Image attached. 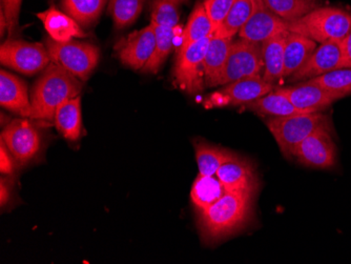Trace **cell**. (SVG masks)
Instances as JSON below:
<instances>
[{
    "mask_svg": "<svg viewBox=\"0 0 351 264\" xmlns=\"http://www.w3.org/2000/svg\"><path fill=\"white\" fill-rule=\"evenodd\" d=\"M156 47V31L154 23L121 39L116 45L118 57L122 64L134 70H143L151 59Z\"/></svg>",
    "mask_w": 351,
    "mask_h": 264,
    "instance_id": "13",
    "label": "cell"
},
{
    "mask_svg": "<svg viewBox=\"0 0 351 264\" xmlns=\"http://www.w3.org/2000/svg\"><path fill=\"white\" fill-rule=\"evenodd\" d=\"M214 34L212 21L205 9L204 3H197L191 12L186 27L183 31L182 43L179 50H184L189 45L212 36Z\"/></svg>",
    "mask_w": 351,
    "mask_h": 264,
    "instance_id": "25",
    "label": "cell"
},
{
    "mask_svg": "<svg viewBox=\"0 0 351 264\" xmlns=\"http://www.w3.org/2000/svg\"><path fill=\"white\" fill-rule=\"evenodd\" d=\"M145 0H110L108 11L118 29L135 23L141 13Z\"/></svg>",
    "mask_w": 351,
    "mask_h": 264,
    "instance_id": "31",
    "label": "cell"
},
{
    "mask_svg": "<svg viewBox=\"0 0 351 264\" xmlns=\"http://www.w3.org/2000/svg\"><path fill=\"white\" fill-rule=\"evenodd\" d=\"M45 47L52 62L62 67L74 76L86 82L99 62V49L90 43L71 40L58 43L52 38L45 39Z\"/></svg>",
    "mask_w": 351,
    "mask_h": 264,
    "instance_id": "4",
    "label": "cell"
},
{
    "mask_svg": "<svg viewBox=\"0 0 351 264\" xmlns=\"http://www.w3.org/2000/svg\"><path fill=\"white\" fill-rule=\"evenodd\" d=\"M171 1H173L176 3H184L185 0H171Z\"/></svg>",
    "mask_w": 351,
    "mask_h": 264,
    "instance_id": "40",
    "label": "cell"
},
{
    "mask_svg": "<svg viewBox=\"0 0 351 264\" xmlns=\"http://www.w3.org/2000/svg\"><path fill=\"white\" fill-rule=\"evenodd\" d=\"M341 60L338 69H351V29L340 41Z\"/></svg>",
    "mask_w": 351,
    "mask_h": 264,
    "instance_id": "36",
    "label": "cell"
},
{
    "mask_svg": "<svg viewBox=\"0 0 351 264\" xmlns=\"http://www.w3.org/2000/svg\"><path fill=\"white\" fill-rule=\"evenodd\" d=\"M5 29H8L7 19H5L3 10L1 9V11H0V35H1V37L5 35Z\"/></svg>",
    "mask_w": 351,
    "mask_h": 264,
    "instance_id": "39",
    "label": "cell"
},
{
    "mask_svg": "<svg viewBox=\"0 0 351 264\" xmlns=\"http://www.w3.org/2000/svg\"><path fill=\"white\" fill-rule=\"evenodd\" d=\"M55 125L63 137L71 141H76L82 136V97L72 98L63 102L54 117Z\"/></svg>",
    "mask_w": 351,
    "mask_h": 264,
    "instance_id": "21",
    "label": "cell"
},
{
    "mask_svg": "<svg viewBox=\"0 0 351 264\" xmlns=\"http://www.w3.org/2000/svg\"><path fill=\"white\" fill-rule=\"evenodd\" d=\"M228 193L218 177L199 175L191 187V198L199 211L205 210Z\"/></svg>",
    "mask_w": 351,
    "mask_h": 264,
    "instance_id": "24",
    "label": "cell"
},
{
    "mask_svg": "<svg viewBox=\"0 0 351 264\" xmlns=\"http://www.w3.org/2000/svg\"><path fill=\"white\" fill-rule=\"evenodd\" d=\"M12 183L10 179L1 177L0 178V206H5L9 202L11 197Z\"/></svg>",
    "mask_w": 351,
    "mask_h": 264,
    "instance_id": "38",
    "label": "cell"
},
{
    "mask_svg": "<svg viewBox=\"0 0 351 264\" xmlns=\"http://www.w3.org/2000/svg\"><path fill=\"white\" fill-rule=\"evenodd\" d=\"M82 80L72 73L51 62L32 90L31 119L54 121L57 108L72 98L80 96Z\"/></svg>",
    "mask_w": 351,
    "mask_h": 264,
    "instance_id": "1",
    "label": "cell"
},
{
    "mask_svg": "<svg viewBox=\"0 0 351 264\" xmlns=\"http://www.w3.org/2000/svg\"><path fill=\"white\" fill-rule=\"evenodd\" d=\"M341 60L340 41L321 43L311 55L304 66L291 75V80H309L337 70Z\"/></svg>",
    "mask_w": 351,
    "mask_h": 264,
    "instance_id": "15",
    "label": "cell"
},
{
    "mask_svg": "<svg viewBox=\"0 0 351 264\" xmlns=\"http://www.w3.org/2000/svg\"><path fill=\"white\" fill-rule=\"evenodd\" d=\"M351 29V12L340 8H317L298 21L289 23V32L315 43L341 41Z\"/></svg>",
    "mask_w": 351,
    "mask_h": 264,
    "instance_id": "3",
    "label": "cell"
},
{
    "mask_svg": "<svg viewBox=\"0 0 351 264\" xmlns=\"http://www.w3.org/2000/svg\"><path fill=\"white\" fill-rule=\"evenodd\" d=\"M289 33L278 35L264 41L261 45L264 64L263 78L269 84H274L283 78L284 48Z\"/></svg>",
    "mask_w": 351,
    "mask_h": 264,
    "instance_id": "22",
    "label": "cell"
},
{
    "mask_svg": "<svg viewBox=\"0 0 351 264\" xmlns=\"http://www.w3.org/2000/svg\"><path fill=\"white\" fill-rule=\"evenodd\" d=\"M289 23L268 9L263 0H254V9L252 16L240 29V38L254 43L264 41L278 35L289 33Z\"/></svg>",
    "mask_w": 351,
    "mask_h": 264,
    "instance_id": "12",
    "label": "cell"
},
{
    "mask_svg": "<svg viewBox=\"0 0 351 264\" xmlns=\"http://www.w3.org/2000/svg\"><path fill=\"white\" fill-rule=\"evenodd\" d=\"M17 163L21 165L34 158L41 147L40 134L29 120L14 119L1 132V138Z\"/></svg>",
    "mask_w": 351,
    "mask_h": 264,
    "instance_id": "10",
    "label": "cell"
},
{
    "mask_svg": "<svg viewBox=\"0 0 351 264\" xmlns=\"http://www.w3.org/2000/svg\"><path fill=\"white\" fill-rule=\"evenodd\" d=\"M325 124H328V118L320 112L273 117L266 121L268 130L273 134L282 153L285 155H293L295 147L307 136Z\"/></svg>",
    "mask_w": 351,
    "mask_h": 264,
    "instance_id": "5",
    "label": "cell"
},
{
    "mask_svg": "<svg viewBox=\"0 0 351 264\" xmlns=\"http://www.w3.org/2000/svg\"><path fill=\"white\" fill-rule=\"evenodd\" d=\"M195 149H196L199 175H202V176H215L223 163L234 157L232 154L223 151L219 147L206 145V143H197L195 145Z\"/></svg>",
    "mask_w": 351,
    "mask_h": 264,
    "instance_id": "29",
    "label": "cell"
},
{
    "mask_svg": "<svg viewBox=\"0 0 351 264\" xmlns=\"http://www.w3.org/2000/svg\"><path fill=\"white\" fill-rule=\"evenodd\" d=\"M177 5L178 3L171 0H156L152 11L151 23L161 27H177L180 19Z\"/></svg>",
    "mask_w": 351,
    "mask_h": 264,
    "instance_id": "33",
    "label": "cell"
},
{
    "mask_svg": "<svg viewBox=\"0 0 351 264\" xmlns=\"http://www.w3.org/2000/svg\"><path fill=\"white\" fill-rule=\"evenodd\" d=\"M106 0H62L61 7L69 16L84 27H90L99 19Z\"/></svg>",
    "mask_w": 351,
    "mask_h": 264,
    "instance_id": "26",
    "label": "cell"
},
{
    "mask_svg": "<svg viewBox=\"0 0 351 264\" xmlns=\"http://www.w3.org/2000/svg\"><path fill=\"white\" fill-rule=\"evenodd\" d=\"M0 62L25 75H34L47 69L52 62L43 43L8 39L0 47Z\"/></svg>",
    "mask_w": 351,
    "mask_h": 264,
    "instance_id": "6",
    "label": "cell"
},
{
    "mask_svg": "<svg viewBox=\"0 0 351 264\" xmlns=\"http://www.w3.org/2000/svg\"><path fill=\"white\" fill-rule=\"evenodd\" d=\"M23 0H1V9L7 19L9 39L14 38L19 29V13Z\"/></svg>",
    "mask_w": 351,
    "mask_h": 264,
    "instance_id": "35",
    "label": "cell"
},
{
    "mask_svg": "<svg viewBox=\"0 0 351 264\" xmlns=\"http://www.w3.org/2000/svg\"><path fill=\"white\" fill-rule=\"evenodd\" d=\"M212 37L213 35L189 45L184 50H179L173 77L176 84L189 94L202 92L204 88V58Z\"/></svg>",
    "mask_w": 351,
    "mask_h": 264,
    "instance_id": "7",
    "label": "cell"
},
{
    "mask_svg": "<svg viewBox=\"0 0 351 264\" xmlns=\"http://www.w3.org/2000/svg\"><path fill=\"white\" fill-rule=\"evenodd\" d=\"M7 145L0 139V172L1 174H12L14 172V163L10 157Z\"/></svg>",
    "mask_w": 351,
    "mask_h": 264,
    "instance_id": "37",
    "label": "cell"
},
{
    "mask_svg": "<svg viewBox=\"0 0 351 264\" xmlns=\"http://www.w3.org/2000/svg\"><path fill=\"white\" fill-rule=\"evenodd\" d=\"M317 49V43L297 33L289 32L284 48L283 78L291 77L304 66L307 59Z\"/></svg>",
    "mask_w": 351,
    "mask_h": 264,
    "instance_id": "20",
    "label": "cell"
},
{
    "mask_svg": "<svg viewBox=\"0 0 351 264\" xmlns=\"http://www.w3.org/2000/svg\"><path fill=\"white\" fill-rule=\"evenodd\" d=\"M274 90V84L264 80L263 77L254 76L236 80L226 84L213 93L204 101L206 108L247 104L263 97Z\"/></svg>",
    "mask_w": 351,
    "mask_h": 264,
    "instance_id": "9",
    "label": "cell"
},
{
    "mask_svg": "<svg viewBox=\"0 0 351 264\" xmlns=\"http://www.w3.org/2000/svg\"><path fill=\"white\" fill-rule=\"evenodd\" d=\"M262 70H264V64L260 43L242 38L232 41L226 66L221 76L220 86L248 77L260 76Z\"/></svg>",
    "mask_w": 351,
    "mask_h": 264,
    "instance_id": "8",
    "label": "cell"
},
{
    "mask_svg": "<svg viewBox=\"0 0 351 264\" xmlns=\"http://www.w3.org/2000/svg\"><path fill=\"white\" fill-rule=\"evenodd\" d=\"M293 156L297 157L302 165L315 169H329L336 163V145L331 138L328 124L317 128L307 136L295 151Z\"/></svg>",
    "mask_w": 351,
    "mask_h": 264,
    "instance_id": "11",
    "label": "cell"
},
{
    "mask_svg": "<svg viewBox=\"0 0 351 264\" xmlns=\"http://www.w3.org/2000/svg\"><path fill=\"white\" fill-rule=\"evenodd\" d=\"M237 0H205L204 7L212 21L213 29L216 31L226 19Z\"/></svg>",
    "mask_w": 351,
    "mask_h": 264,
    "instance_id": "34",
    "label": "cell"
},
{
    "mask_svg": "<svg viewBox=\"0 0 351 264\" xmlns=\"http://www.w3.org/2000/svg\"><path fill=\"white\" fill-rule=\"evenodd\" d=\"M216 176L228 192H254L257 187L254 169L250 163L236 156L223 163Z\"/></svg>",
    "mask_w": 351,
    "mask_h": 264,
    "instance_id": "17",
    "label": "cell"
},
{
    "mask_svg": "<svg viewBox=\"0 0 351 264\" xmlns=\"http://www.w3.org/2000/svg\"><path fill=\"white\" fill-rule=\"evenodd\" d=\"M246 108L254 113L262 115H270L274 117H285V116L307 114L298 108L287 96L280 92L279 88L275 92L268 93L263 97L246 104Z\"/></svg>",
    "mask_w": 351,
    "mask_h": 264,
    "instance_id": "23",
    "label": "cell"
},
{
    "mask_svg": "<svg viewBox=\"0 0 351 264\" xmlns=\"http://www.w3.org/2000/svg\"><path fill=\"white\" fill-rule=\"evenodd\" d=\"M0 104L21 117H31L32 106L27 84L5 70L0 71Z\"/></svg>",
    "mask_w": 351,
    "mask_h": 264,
    "instance_id": "16",
    "label": "cell"
},
{
    "mask_svg": "<svg viewBox=\"0 0 351 264\" xmlns=\"http://www.w3.org/2000/svg\"><path fill=\"white\" fill-rule=\"evenodd\" d=\"M232 38L213 35L204 58L205 84L220 86L221 76L226 66Z\"/></svg>",
    "mask_w": 351,
    "mask_h": 264,
    "instance_id": "19",
    "label": "cell"
},
{
    "mask_svg": "<svg viewBox=\"0 0 351 264\" xmlns=\"http://www.w3.org/2000/svg\"><path fill=\"white\" fill-rule=\"evenodd\" d=\"M266 7L287 23H293L320 8L319 0H263Z\"/></svg>",
    "mask_w": 351,
    "mask_h": 264,
    "instance_id": "28",
    "label": "cell"
},
{
    "mask_svg": "<svg viewBox=\"0 0 351 264\" xmlns=\"http://www.w3.org/2000/svg\"><path fill=\"white\" fill-rule=\"evenodd\" d=\"M154 25L156 31V47L151 59L142 70L145 73H157L160 70L165 59L173 50V39L176 36L175 27Z\"/></svg>",
    "mask_w": 351,
    "mask_h": 264,
    "instance_id": "30",
    "label": "cell"
},
{
    "mask_svg": "<svg viewBox=\"0 0 351 264\" xmlns=\"http://www.w3.org/2000/svg\"><path fill=\"white\" fill-rule=\"evenodd\" d=\"M37 17L43 21L47 34L53 40L66 43L73 38H84L86 32L75 19L62 13L55 7L49 8L47 11L37 14Z\"/></svg>",
    "mask_w": 351,
    "mask_h": 264,
    "instance_id": "18",
    "label": "cell"
},
{
    "mask_svg": "<svg viewBox=\"0 0 351 264\" xmlns=\"http://www.w3.org/2000/svg\"><path fill=\"white\" fill-rule=\"evenodd\" d=\"M254 9V0H237L220 27L215 31V36L232 38L245 25Z\"/></svg>",
    "mask_w": 351,
    "mask_h": 264,
    "instance_id": "27",
    "label": "cell"
},
{
    "mask_svg": "<svg viewBox=\"0 0 351 264\" xmlns=\"http://www.w3.org/2000/svg\"><path fill=\"white\" fill-rule=\"evenodd\" d=\"M279 91L304 113H317L342 98L336 93L309 82L289 88H281Z\"/></svg>",
    "mask_w": 351,
    "mask_h": 264,
    "instance_id": "14",
    "label": "cell"
},
{
    "mask_svg": "<svg viewBox=\"0 0 351 264\" xmlns=\"http://www.w3.org/2000/svg\"><path fill=\"white\" fill-rule=\"evenodd\" d=\"M254 192H228L213 206L201 212V228L207 239L230 235L250 216Z\"/></svg>",
    "mask_w": 351,
    "mask_h": 264,
    "instance_id": "2",
    "label": "cell"
},
{
    "mask_svg": "<svg viewBox=\"0 0 351 264\" xmlns=\"http://www.w3.org/2000/svg\"><path fill=\"white\" fill-rule=\"evenodd\" d=\"M306 82L345 97L351 94V69H337Z\"/></svg>",
    "mask_w": 351,
    "mask_h": 264,
    "instance_id": "32",
    "label": "cell"
}]
</instances>
